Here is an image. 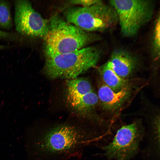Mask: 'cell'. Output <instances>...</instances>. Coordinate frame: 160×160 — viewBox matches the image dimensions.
<instances>
[{
	"label": "cell",
	"mask_w": 160,
	"mask_h": 160,
	"mask_svg": "<svg viewBox=\"0 0 160 160\" xmlns=\"http://www.w3.org/2000/svg\"><path fill=\"white\" fill-rule=\"evenodd\" d=\"M94 131L68 124L53 125L41 132L36 147L46 160H63L80 154L98 140Z\"/></svg>",
	"instance_id": "1"
},
{
	"label": "cell",
	"mask_w": 160,
	"mask_h": 160,
	"mask_svg": "<svg viewBox=\"0 0 160 160\" xmlns=\"http://www.w3.org/2000/svg\"><path fill=\"white\" fill-rule=\"evenodd\" d=\"M100 52L93 47L68 53L45 56L44 73L51 79H72L97 65Z\"/></svg>",
	"instance_id": "2"
},
{
	"label": "cell",
	"mask_w": 160,
	"mask_h": 160,
	"mask_svg": "<svg viewBox=\"0 0 160 160\" xmlns=\"http://www.w3.org/2000/svg\"><path fill=\"white\" fill-rule=\"evenodd\" d=\"M43 38L45 56L78 50L91 38L83 30L56 15L48 22L47 30Z\"/></svg>",
	"instance_id": "3"
},
{
	"label": "cell",
	"mask_w": 160,
	"mask_h": 160,
	"mask_svg": "<svg viewBox=\"0 0 160 160\" xmlns=\"http://www.w3.org/2000/svg\"><path fill=\"white\" fill-rule=\"evenodd\" d=\"M65 15L67 21L84 31L106 30L115 26L118 21L114 9L101 1L88 7L70 8Z\"/></svg>",
	"instance_id": "4"
},
{
	"label": "cell",
	"mask_w": 160,
	"mask_h": 160,
	"mask_svg": "<svg viewBox=\"0 0 160 160\" xmlns=\"http://www.w3.org/2000/svg\"><path fill=\"white\" fill-rule=\"evenodd\" d=\"M109 3L117 13L122 33L127 37L136 34L153 15V5L150 1L115 0Z\"/></svg>",
	"instance_id": "5"
},
{
	"label": "cell",
	"mask_w": 160,
	"mask_h": 160,
	"mask_svg": "<svg viewBox=\"0 0 160 160\" xmlns=\"http://www.w3.org/2000/svg\"><path fill=\"white\" fill-rule=\"evenodd\" d=\"M144 135V129L138 121L122 126L112 141L102 147L104 155L110 159L129 160L137 153Z\"/></svg>",
	"instance_id": "6"
},
{
	"label": "cell",
	"mask_w": 160,
	"mask_h": 160,
	"mask_svg": "<svg viewBox=\"0 0 160 160\" xmlns=\"http://www.w3.org/2000/svg\"><path fill=\"white\" fill-rule=\"evenodd\" d=\"M14 22L16 30L20 34L31 37H44L48 21L33 8L28 0L14 1Z\"/></svg>",
	"instance_id": "7"
},
{
	"label": "cell",
	"mask_w": 160,
	"mask_h": 160,
	"mask_svg": "<svg viewBox=\"0 0 160 160\" xmlns=\"http://www.w3.org/2000/svg\"><path fill=\"white\" fill-rule=\"evenodd\" d=\"M66 99L73 109L84 114L94 109L99 100L90 82L84 78H77L68 80Z\"/></svg>",
	"instance_id": "8"
},
{
	"label": "cell",
	"mask_w": 160,
	"mask_h": 160,
	"mask_svg": "<svg viewBox=\"0 0 160 160\" xmlns=\"http://www.w3.org/2000/svg\"><path fill=\"white\" fill-rule=\"evenodd\" d=\"M131 90L126 86L118 91H115L104 83L100 86L97 95L103 108L113 111L119 108L130 95Z\"/></svg>",
	"instance_id": "9"
},
{
	"label": "cell",
	"mask_w": 160,
	"mask_h": 160,
	"mask_svg": "<svg viewBox=\"0 0 160 160\" xmlns=\"http://www.w3.org/2000/svg\"><path fill=\"white\" fill-rule=\"evenodd\" d=\"M109 61L115 72L124 79L132 73L136 64L135 59L131 55L122 50H117L113 52Z\"/></svg>",
	"instance_id": "10"
},
{
	"label": "cell",
	"mask_w": 160,
	"mask_h": 160,
	"mask_svg": "<svg viewBox=\"0 0 160 160\" xmlns=\"http://www.w3.org/2000/svg\"><path fill=\"white\" fill-rule=\"evenodd\" d=\"M99 71L104 84L115 91H118L127 86V81L115 72L109 61L100 66Z\"/></svg>",
	"instance_id": "11"
},
{
	"label": "cell",
	"mask_w": 160,
	"mask_h": 160,
	"mask_svg": "<svg viewBox=\"0 0 160 160\" xmlns=\"http://www.w3.org/2000/svg\"><path fill=\"white\" fill-rule=\"evenodd\" d=\"M12 24L9 3L7 1L0 0V28L9 29Z\"/></svg>",
	"instance_id": "12"
},
{
	"label": "cell",
	"mask_w": 160,
	"mask_h": 160,
	"mask_svg": "<svg viewBox=\"0 0 160 160\" xmlns=\"http://www.w3.org/2000/svg\"><path fill=\"white\" fill-rule=\"evenodd\" d=\"M159 15L157 19L154 26L153 34V44L155 52L159 55L160 45V24Z\"/></svg>",
	"instance_id": "13"
},
{
	"label": "cell",
	"mask_w": 160,
	"mask_h": 160,
	"mask_svg": "<svg viewBox=\"0 0 160 160\" xmlns=\"http://www.w3.org/2000/svg\"><path fill=\"white\" fill-rule=\"evenodd\" d=\"M101 1L99 0H74L71 1L70 2L73 4L81 5V7H87L91 6Z\"/></svg>",
	"instance_id": "14"
},
{
	"label": "cell",
	"mask_w": 160,
	"mask_h": 160,
	"mask_svg": "<svg viewBox=\"0 0 160 160\" xmlns=\"http://www.w3.org/2000/svg\"><path fill=\"white\" fill-rule=\"evenodd\" d=\"M0 38L13 39L15 38V37L12 34L0 30Z\"/></svg>",
	"instance_id": "15"
},
{
	"label": "cell",
	"mask_w": 160,
	"mask_h": 160,
	"mask_svg": "<svg viewBox=\"0 0 160 160\" xmlns=\"http://www.w3.org/2000/svg\"><path fill=\"white\" fill-rule=\"evenodd\" d=\"M8 47H9L8 46L0 45V50L6 49Z\"/></svg>",
	"instance_id": "16"
}]
</instances>
